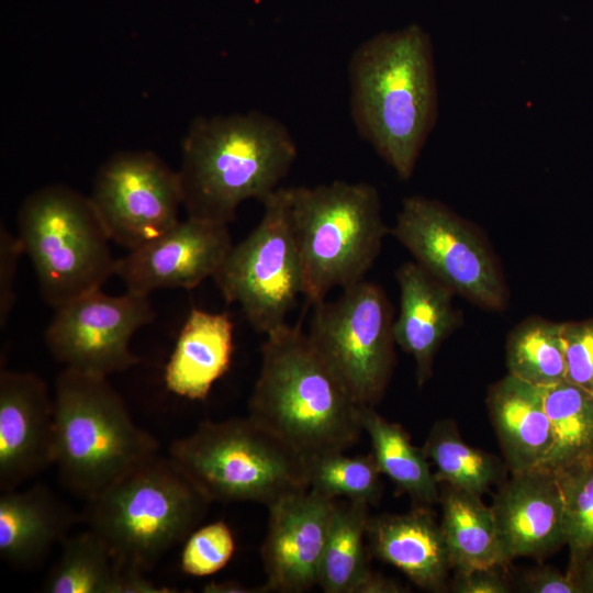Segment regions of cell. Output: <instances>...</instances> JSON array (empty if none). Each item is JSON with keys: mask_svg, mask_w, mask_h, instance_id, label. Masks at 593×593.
<instances>
[{"mask_svg": "<svg viewBox=\"0 0 593 593\" xmlns=\"http://www.w3.org/2000/svg\"><path fill=\"white\" fill-rule=\"evenodd\" d=\"M348 79L359 136L407 180L438 120L430 35L418 24L373 35L351 54Z\"/></svg>", "mask_w": 593, "mask_h": 593, "instance_id": "1", "label": "cell"}, {"mask_svg": "<svg viewBox=\"0 0 593 593\" xmlns=\"http://www.w3.org/2000/svg\"><path fill=\"white\" fill-rule=\"evenodd\" d=\"M298 156L289 128L259 112L199 116L182 141L178 171L188 216L228 224L240 203L264 202Z\"/></svg>", "mask_w": 593, "mask_h": 593, "instance_id": "2", "label": "cell"}, {"mask_svg": "<svg viewBox=\"0 0 593 593\" xmlns=\"http://www.w3.org/2000/svg\"><path fill=\"white\" fill-rule=\"evenodd\" d=\"M361 407L299 326L267 334L248 403L253 421L310 461L359 440Z\"/></svg>", "mask_w": 593, "mask_h": 593, "instance_id": "3", "label": "cell"}, {"mask_svg": "<svg viewBox=\"0 0 593 593\" xmlns=\"http://www.w3.org/2000/svg\"><path fill=\"white\" fill-rule=\"evenodd\" d=\"M54 409L53 465L86 501L158 454L157 440L135 424L108 377L65 368L56 379Z\"/></svg>", "mask_w": 593, "mask_h": 593, "instance_id": "4", "label": "cell"}, {"mask_svg": "<svg viewBox=\"0 0 593 593\" xmlns=\"http://www.w3.org/2000/svg\"><path fill=\"white\" fill-rule=\"evenodd\" d=\"M87 502L88 528L122 569L144 573L186 540L211 503L169 456L158 454Z\"/></svg>", "mask_w": 593, "mask_h": 593, "instance_id": "5", "label": "cell"}, {"mask_svg": "<svg viewBox=\"0 0 593 593\" xmlns=\"http://www.w3.org/2000/svg\"><path fill=\"white\" fill-rule=\"evenodd\" d=\"M290 201L307 301L314 305L334 288L363 280L389 233L378 190L336 180L292 187Z\"/></svg>", "mask_w": 593, "mask_h": 593, "instance_id": "6", "label": "cell"}, {"mask_svg": "<svg viewBox=\"0 0 593 593\" xmlns=\"http://www.w3.org/2000/svg\"><path fill=\"white\" fill-rule=\"evenodd\" d=\"M168 456L209 502L276 501L310 489L309 461L253 421H203Z\"/></svg>", "mask_w": 593, "mask_h": 593, "instance_id": "7", "label": "cell"}, {"mask_svg": "<svg viewBox=\"0 0 593 593\" xmlns=\"http://www.w3.org/2000/svg\"><path fill=\"white\" fill-rule=\"evenodd\" d=\"M18 236L42 298L55 309L101 289L114 275L116 259L101 219L89 197L69 187L32 192L19 212Z\"/></svg>", "mask_w": 593, "mask_h": 593, "instance_id": "8", "label": "cell"}, {"mask_svg": "<svg viewBox=\"0 0 593 593\" xmlns=\"http://www.w3.org/2000/svg\"><path fill=\"white\" fill-rule=\"evenodd\" d=\"M262 205L258 225L232 246L213 279L224 300L237 303L249 325L267 335L287 324L304 282L290 188H278Z\"/></svg>", "mask_w": 593, "mask_h": 593, "instance_id": "9", "label": "cell"}, {"mask_svg": "<svg viewBox=\"0 0 593 593\" xmlns=\"http://www.w3.org/2000/svg\"><path fill=\"white\" fill-rule=\"evenodd\" d=\"M313 307L307 333L312 345L354 401L374 407L394 362V321L384 291L363 279Z\"/></svg>", "mask_w": 593, "mask_h": 593, "instance_id": "10", "label": "cell"}, {"mask_svg": "<svg viewBox=\"0 0 593 593\" xmlns=\"http://www.w3.org/2000/svg\"><path fill=\"white\" fill-rule=\"evenodd\" d=\"M390 232L418 266L454 293L483 309L505 307L506 286L491 248L444 203L406 197Z\"/></svg>", "mask_w": 593, "mask_h": 593, "instance_id": "11", "label": "cell"}, {"mask_svg": "<svg viewBox=\"0 0 593 593\" xmlns=\"http://www.w3.org/2000/svg\"><path fill=\"white\" fill-rule=\"evenodd\" d=\"M111 240L132 250L180 220L178 171L148 150H124L98 169L89 195Z\"/></svg>", "mask_w": 593, "mask_h": 593, "instance_id": "12", "label": "cell"}, {"mask_svg": "<svg viewBox=\"0 0 593 593\" xmlns=\"http://www.w3.org/2000/svg\"><path fill=\"white\" fill-rule=\"evenodd\" d=\"M154 317L148 295H109L97 289L57 307L45 340L65 368L108 377L139 362L130 343Z\"/></svg>", "mask_w": 593, "mask_h": 593, "instance_id": "13", "label": "cell"}, {"mask_svg": "<svg viewBox=\"0 0 593 593\" xmlns=\"http://www.w3.org/2000/svg\"><path fill=\"white\" fill-rule=\"evenodd\" d=\"M232 246L227 224L188 216L116 259L114 275L137 294L190 290L215 275Z\"/></svg>", "mask_w": 593, "mask_h": 593, "instance_id": "14", "label": "cell"}, {"mask_svg": "<svg viewBox=\"0 0 593 593\" xmlns=\"http://www.w3.org/2000/svg\"><path fill=\"white\" fill-rule=\"evenodd\" d=\"M336 501L309 489L268 506L260 549L266 592L301 593L318 583Z\"/></svg>", "mask_w": 593, "mask_h": 593, "instance_id": "15", "label": "cell"}, {"mask_svg": "<svg viewBox=\"0 0 593 593\" xmlns=\"http://www.w3.org/2000/svg\"><path fill=\"white\" fill-rule=\"evenodd\" d=\"M55 409L46 383L25 371L0 373V489H18L54 462Z\"/></svg>", "mask_w": 593, "mask_h": 593, "instance_id": "16", "label": "cell"}, {"mask_svg": "<svg viewBox=\"0 0 593 593\" xmlns=\"http://www.w3.org/2000/svg\"><path fill=\"white\" fill-rule=\"evenodd\" d=\"M491 507L505 563L519 557L542 558L567 545L562 488L547 468L512 473Z\"/></svg>", "mask_w": 593, "mask_h": 593, "instance_id": "17", "label": "cell"}, {"mask_svg": "<svg viewBox=\"0 0 593 593\" xmlns=\"http://www.w3.org/2000/svg\"><path fill=\"white\" fill-rule=\"evenodd\" d=\"M367 540L372 553L403 572L418 588L441 592L451 568L440 528L426 505L404 514L370 517Z\"/></svg>", "mask_w": 593, "mask_h": 593, "instance_id": "18", "label": "cell"}, {"mask_svg": "<svg viewBox=\"0 0 593 593\" xmlns=\"http://www.w3.org/2000/svg\"><path fill=\"white\" fill-rule=\"evenodd\" d=\"M396 280L400 313L393 322L394 342L414 358L417 382L423 384L440 344L456 327L454 292L415 261L402 265Z\"/></svg>", "mask_w": 593, "mask_h": 593, "instance_id": "19", "label": "cell"}, {"mask_svg": "<svg viewBox=\"0 0 593 593\" xmlns=\"http://www.w3.org/2000/svg\"><path fill=\"white\" fill-rule=\"evenodd\" d=\"M234 324L228 313L192 307L166 365L167 389L182 398L204 400L231 367Z\"/></svg>", "mask_w": 593, "mask_h": 593, "instance_id": "20", "label": "cell"}, {"mask_svg": "<svg viewBox=\"0 0 593 593\" xmlns=\"http://www.w3.org/2000/svg\"><path fill=\"white\" fill-rule=\"evenodd\" d=\"M488 407L510 471L540 467L552 446L541 388L508 373L491 387Z\"/></svg>", "mask_w": 593, "mask_h": 593, "instance_id": "21", "label": "cell"}, {"mask_svg": "<svg viewBox=\"0 0 593 593\" xmlns=\"http://www.w3.org/2000/svg\"><path fill=\"white\" fill-rule=\"evenodd\" d=\"M71 512L44 485L2 491L0 556L10 564L31 567L63 542L74 523Z\"/></svg>", "mask_w": 593, "mask_h": 593, "instance_id": "22", "label": "cell"}, {"mask_svg": "<svg viewBox=\"0 0 593 593\" xmlns=\"http://www.w3.org/2000/svg\"><path fill=\"white\" fill-rule=\"evenodd\" d=\"M439 501L440 528L452 569L505 563L492 507L486 506L480 495L448 485Z\"/></svg>", "mask_w": 593, "mask_h": 593, "instance_id": "23", "label": "cell"}, {"mask_svg": "<svg viewBox=\"0 0 593 593\" xmlns=\"http://www.w3.org/2000/svg\"><path fill=\"white\" fill-rule=\"evenodd\" d=\"M369 504L336 501L320 567L318 585L326 593H362L373 572L366 546Z\"/></svg>", "mask_w": 593, "mask_h": 593, "instance_id": "24", "label": "cell"}, {"mask_svg": "<svg viewBox=\"0 0 593 593\" xmlns=\"http://www.w3.org/2000/svg\"><path fill=\"white\" fill-rule=\"evenodd\" d=\"M361 423L381 473L417 505L438 502V481L423 448L414 446L399 424L385 419L374 407H361Z\"/></svg>", "mask_w": 593, "mask_h": 593, "instance_id": "25", "label": "cell"}, {"mask_svg": "<svg viewBox=\"0 0 593 593\" xmlns=\"http://www.w3.org/2000/svg\"><path fill=\"white\" fill-rule=\"evenodd\" d=\"M541 391L552 446L540 467L558 473L593 459V393L567 380Z\"/></svg>", "mask_w": 593, "mask_h": 593, "instance_id": "26", "label": "cell"}, {"mask_svg": "<svg viewBox=\"0 0 593 593\" xmlns=\"http://www.w3.org/2000/svg\"><path fill=\"white\" fill-rule=\"evenodd\" d=\"M52 567L48 593H123L126 570L115 561L105 541L92 529L67 536Z\"/></svg>", "mask_w": 593, "mask_h": 593, "instance_id": "27", "label": "cell"}, {"mask_svg": "<svg viewBox=\"0 0 593 593\" xmlns=\"http://www.w3.org/2000/svg\"><path fill=\"white\" fill-rule=\"evenodd\" d=\"M423 450L436 469L434 473L438 483L446 482L449 486L481 496L504 478L502 461L466 444L456 424L449 419L433 425Z\"/></svg>", "mask_w": 593, "mask_h": 593, "instance_id": "28", "label": "cell"}, {"mask_svg": "<svg viewBox=\"0 0 593 593\" xmlns=\"http://www.w3.org/2000/svg\"><path fill=\"white\" fill-rule=\"evenodd\" d=\"M508 373L538 388L566 380L562 323L532 318L519 324L506 345Z\"/></svg>", "mask_w": 593, "mask_h": 593, "instance_id": "29", "label": "cell"}, {"mask_svg": "<svg viewBox=\"0 0 593 593\" xmlns=\"http://www.w3.org/2000/svg\"><path fill=\"white\" fill-rule=\"evenodd\" d=\"M381 471L371 454L347 456L344 451L309 461V486L326 497L376 505L382 494Z\"/></svg>", "mask_w": 593, "mask_h": 593, "instance_id": "30", "label": "cell"}, {"mask_svg": "<svg viewBox=\"0 0 593 593\" xmlns=\"http://www.w3.org/2000/svg\"><path fill=\"white\" fill-rule=\"evenodd\" d=\"M556 474L564 496L570 572L593 552V459Z\"/></svg>", "mask_w": 593, "mask_h": 593, "instance_id": "31", "label": "cell"}, {"mask_svg": "<svg viewBox=\"0 0 593 593\" xmlns=\"http://www.w3.org/2000/svg\"><path fill=\"white\" fill-rule=\"evenodd\" d=\"M235 551V539L226 523L219 521L193 530L184 540L181 570L205 577L223 569Z\"/></svg>", "mask_w": 593, "mask_h": 593, "instance_id": "32", "label": "cell"}, {"mask_svg": "<svg viewBox=\"0 0 593 593\" xmlns=\"http://www.w3.org/2000/svg\"><path fill=\"white\" fill-rule=\"evenodd\" d=\"M566 380L593 393V320L562 323Z\"/></svg>", "mask_w": 593, "mask_h": 593, "instance_id": "33", "label": "cell"}, {"mask_svg": "<svg viewBox=\"0 0 593 593\" xmlns=\"http://www.w3.org/2000/svg\"><path fill=\"white\" fill-rule=\"evenodd\" d=\"M24 254L18 235L4 225L0 227V326L8 324L15 302L14 282L20 256Z\"/></svg>", "mask_w": 593, "mask_h": 593, "instance_id": "34", "label": "cell"}, {"mask_svg": "<svg viewBox=\"0 0 593 593\" xmlns=\"http://www.w3.org/2000/svg\"><path fill=\"white\" fill-rule=\"evenodd\" d=\"M470 568L455 570L452 592L456 593H507L510 584L497 568Z\"/></svg>", "mask_w": 593, "mask_h": 593, "instance_id": "35", "label": "cell"}, {"mask_svg": "<svg viewBox=\"0 0 593 593\" xmlns=\"http://www.w3.org/2000/svg\"><path fill=\"white\" fill-rule=\"evenodd\" d=\"M521 591L527 593H580L573 578L552 567L529 570L521 580Z\"/></svg>", "mask_w": 593, "mask_h": 593, "instance_id": "36", "label": "cell"}, {"mask_svg": "<svg viewBox=\"0 0 593 593\" xmlns=\"http://www.w3.org/2000/svg\"><path fill=\"white\" fill-rule=\"evenodd\" d=\"M569 574L573 578L580 593H593V552Z\"/></svg>", "mask_w": 593, "mask_h": 593, "instance_id": "37", "label": "cell"}, {"mask_svg": "<svg viewBox=\"0 0 593 593\" xmlns=\"http://www.w3.org/2000/svg\"><path fill=\"white\" fill-rule=\"evenodd\" d=\"M404 588L380 574L373 573L363 586L362 593H402Z\"/></svg>", "mask_w": 593, "mask_h": 593, "instance_id": "38", "label": "cell"}, {"mask_svg": "<svg viewBox=\"0 0 593 593\" xmlns=\"http://www.w3.org/2000/svg\"><path fill=\"white\" fill-rule=\"evenodd\" d=\"M204 592L208 593H264L262 590L254 588H247L234 581L226 582H211L204 586Z\"/></svg>", "mask_w": 593, "mask_h": 593, "instance_id": "39", "label": "cell"}]
</instances>
